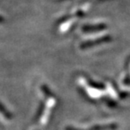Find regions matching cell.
Segmentation results:
<instances>
[{"label":"cell","instance_id":"6da1fadb","mask_svg":"<svg viewBox=\"0 0 130 130\" xmlns=\"http://www.w3.org/2000/svg\"><path fill=\"white\" fill-rule=\"evenodd\" d=\"M0 115L4 118H5V119H10L11 118V116L9 113V112L5 108H4V107L1 104H0Z\"/></svg>","mask_w":130,"mask_h":130}]
</instances>
